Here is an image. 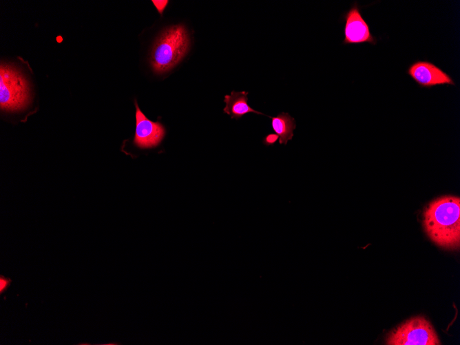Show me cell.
<instances>
[{
    "mask_svg": "<svg viewBox=\"0 0 460 345\" xmlns=\"http://www.w3.org/2000/svg\"><path fill=\"white\" fill-rule=\"evenodd\" d=\"M271 118L273 130L279 136L280 144L286 145L293 136V130L296 127L295 119L287 112H281Z\"/></svg>",
    "mask_w": 460,
    "mask_h": 345,
    "instance_id": "cell-9",
    "label": "cell"
},
{
    "mask_svg": "<svg viewBox=\"0 0 460 345\" xmlns=\"http://www.w3.org/2000/svg\"><path fill=\"white\" fill-rule=\"evenodd\" d=\"M423 226L430 239L448 249L460 246V198L443 196L431 201L423 213Z\"/></svg>",
    "mask_w": 460,
    "mask_h": 345,
    "instance_id": "cell-1",
    "label": "cell"
},
{
    "mask_svg": "<svg viewBox=\"0 0 460 345\" xmlns=\"http://www.w3.org/2000/svg\"><path fill=\"white\" fill-rule=\"evenodd\" d=\"M156 6L157 10L160 14L163 13V10L165 9L166 5L167 4V1H152Z\"/></svg>",
    "mask_w": 460,
    "mask_h": 345,
    "instance_id": "cell-12",
    "label": "cell"
},
{
    "mask_svg": "<svg viewBox=\"0 0 460 345\" xmlns=\"http://www.w3.org/2000/svg\"><path fill=\"white\" fill-rule=\"evenodd\" d=\"M136 129L133 143L140 149L152 148L158 146L165 135V129L159 122L148 119L140 109L136 101Z\"/></svg>",
    "mask_w": 460,
    "mask_h": 345,
    "instance_id": "cell-7",
    "label": "cell"
},
{
    "mask_svg": "<svg viewBox=\"0 0 460 345\" xmlns=\"http://www.w3.org/2000/svg\"><path fill=\"white\" fill-rule=\"evenodd\" d=\"M345 25L343 44L369 43L376 45L377 39L372 34L370 27L362 17L359 6L354 3L344 14Z\"/></svg>",
    "mask_w": 460,
    "mask_h": 345,
    "instance_id": "cell-6",
    "label": "cell"
},
{
    "mask_svg": "<svg viewBox=\"0 0 460 345\" xmlns=\"http://www.w3.org/2000/svg\"><path fill=\"white\" fill-rule=\"evenodd\" d=\"M387 345H440L441 342L431 323L424 316H416L390 331Z\"/></svg>",
    "mask_w": 460,
    "mask_h": 345,
    "instance_id": "cell-3",
    "label": "cell"
},
{
    "mask_svg": "<svg viewBox=\"0 0 460 345\" xmlns=\"http://www.w3.org/2000/svg\"><path fill=\"white\" fill-rule=\"evenodd\" d=\"M189 46V35L184 25L165 29L151 49L150 63L153 70L162 74L172 69L186 54Z\"/></svg>",
    "mask_w": 460,
    "mask_h": 345,
    "instance_id": "cell-2",
    "label": "cell"
},
{
    "mask_svg": "<svg viewBox=\"0 0 460 345\" xmlns=\"http://www.w3.org/2000/svg\"><path fill=\"white\" fill-rule=\"evenodd\" d=\"M247 95L248 92L246 91H232L230 95H225L224 102L226 105L223 109L224 112L229 114L231 118L236 119H239L250 112L264 115L263 113L253 109L248 105Z\"/></svg>",
    "mask_w": 460,
    "mask_h": 345,
    "instance_id": "cell-8",
    "label": "cell"
},
{
    "mask_svg": "<svg viewBox=\"0 0 460 345\" xmlns=\"http://www.w3.org/2000/svg\"><path fill=\"white\" fill-rule=\"evenodd\" d=\"M29 87L25 79L14 67L1 64L0 69L1 109L17 111L29 102Z\"/></svg>",
    "mask_w": 460,
    "mask_h": 345,
    "instance_id": "cell-4",
    "label": "cell"
},
{
    "mask_svg": "<svg viewBox=\"0 0 460 345\" xmlns=\"http://www.w3.org/2000/svg\"><path fill=\"white\" fill-rule=\"evenodd\" d=\"M11 280L0 275V293L5 291L10 285Z\"/></svg>",
    "mask_w": 460,
    "mask_h": 345,
    "instance_id": "cell-11",
    "label": "cell"
},
{
    "mask_svg": "<svg viewBox=\"0 0 460 345\" xmlns=\"http://www.w3.org/2000/svg\"><path fill=\"white\" fill-rule=\"evenodd\" d=\"M407 74L420 87L455 85L453 79L441 67L428 61H416L406 70Z\"/></svg>",
    "mask_w": 460,
    "mask_h": 345,
    "instance_id": "cell-5",
    "label": "cell"
},
{
    "mask_svg": "<svg viewBox=\"0 0 460 345\" xmlns=\"http://www.w3.org/2000/svg\"><path fill=\"white\" fill-rule=\"evenodd\" d=\"M279 136L276 134H270L266 136L263 139V143L266 145H272L278 139Z\"/></svg>",
    "mask_w": 460,
    "mask_h": 345,
    "instance_id": "cell-10",
    "label": "cell"
}]
</instances>
